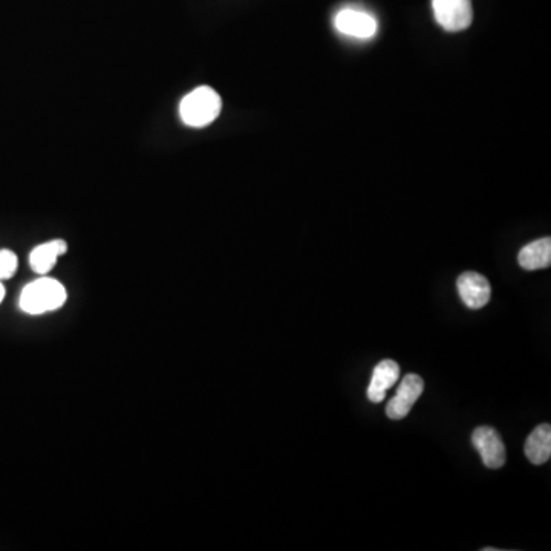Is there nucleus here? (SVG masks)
Wrapping results in <instances>:
<instances>
[{
	"label": "nucleus",
	"mask_w": 551,
	"mask_h": 551,
	"mask_svg": "<svg viewBox=\"0 0 551 551\" xmlns=\"http://www.w3.org/2000/svg\"><path fill=\"white\" fill-rule=\"evenodd\" d=\"M222 100L210 86H199L180 103V117L189 128H206L221 114Z\"/></svg>",
	"instance_id": "nucleus-1"
},
{
	"label": "nucleus",
	"mask_w": 551,
	"mask_h": 551,
	"mask_svg": "<svg viewBox=\"0 0 551 551\" xmlns=\"http://www.w3.org/2000/svg\"><path fill=\"white\" fill-rule=\"evenodd\" d=\"M66 299H68L66 288L56 279L43 276L23 288L19 305L25 313L36 316V314L59 310L65 305Z\"/></svg>",
	"instance_id": "nucleus-2"
},
{
	"label": "nucleus",
	"mask_w": 551,
	"mask_h": 551,
	"mask_svg": "<svg viewBox=\"0 0 551 551\" xmlns=\"http://www.w3.org/2000/svg\"><path fill=\"white\" fill-rule=\"evenodd\" d=\"M435 19L449 33L467 30L473 22L472 0H432Z\"/></svg>",
	"instance_id": "nucleus-3"
},
{
	"label": "nucleus",
	"mask_w": 551,
	"mask_h": 551,
	"mask_svg": "<svg viewBox=\"0 0 551 551\" xmlns=\"http://www.w3.org/2000/svg\"><path fill=\"white\" fill-rule=\"evenodd\" d=\"M334 28L343 36L354 39H372L379 30V23L372 14L357 8H343L334 16Z\"/></svg>",
	"instance_id": "nucleus-4"
},
{
	"label": "nucleus",
	"mask_w": 551,
	"mask_h": 551,
	"mask_svg": "<svg viewBox=\"0 0 551 551\" xmlns=\"http://www.w3.org/2000/svg\"><path fill=\"white\" fill-rule=\"evenodd\" d=\"M472 443L483 464L489 469H501L506 464V444L498 432L489 426H481L472 434Z\"/></svg>",
	"instance_id": "nucleus-5"
},
{
	"label": "nucleus",
	"mask_w": 551,
	"mask_h": 551,
	"mask_svg": "<svg viewBox=\"0 0 551 551\" xmlns=\"http://www.w3.org/2000/svg\"><path fill=\"white\" fill-rule=\"evenodd\" d=\"M424 391V382L420 375L408 374L398 386L397 394L386 406V415L391 420H403L411 412Z\"/></svg>",
	"instance_id": "nucleus-6"
},
{
	"label": "nucleus",
	"mask_w": 551,
	"mask_h": 551,
	"mask_svg": "<svg viewBox=\"0 0 551 551\" xmlns=\"http://www.w3.org/2000/svg\"><path fill=\"white\" fill-rule=\"evenodd\" d=\"M457 288L461 300L470 310H481L489 304L490 297H492V287H490L489 281L475 271L461 274L457 281Z\"/></svg>",
	"instance_id": "nucleus-7"
},
{
	"label": "nucleus",
	"mask_w": 551,
	"mask_h": 551,
	"mask_svg": "<svg viewBox=\"0 0 551 551\" xmlns=\"http://www.w3.org/2000/svg\"><path fill=\"white\" fill-rule=\"evenodd\" d=\"M400 379V366L394 360H382L372 372L371 383L368 388L369 402L382 403L386 392Z\"/></svg>",
	"instance_id": "nucleus-8"
},
{
	"label": "nucleus",
	"mask_w": 551,
	"mask_h": 551,
	"mask_svg": "<svg viewBox=\"0 0 551 551\" xmlns=\"http://www.w3.org/2000/svg\"><path fill=\"white\" fill-rule=\"evenodd\" d=\"M66 252H68V244L62 239H54V241L37 245L30 255L31 268H33L34 273L45 276L56 267L60 256L66 255Z\"/></svg>",
	"instance_id": "nucleus-9"
},
{
	"label": "nucleus",
	"mask_w": 551,
	"mask_h": 551,
	"mask_svg": "<svg viewBox=\"0 0 551 551\" xmlns=\"http://www.w3.org/2000/svg\"><path fill=\"white\" fill-rule=\"evenodd\" d=\"M518 262L524 270L529 271L550 267L551 239L542 238L525 245L519 252Z\"/></svg>",
	"instance_id": "nucleus-10"
},
{
	"label": "nucleus",
	"mask_w": 551,
	"mask_h": 551,
	"mask_svg": "<svg viewBox=\"0 0 551 551\" xmlns=\"http://www.w3.org/2000/svg\"><path fill=\"white\" fill-rule=\"evenodd\" d=\"M525 455L530 463L541 466L551 457V428L550 424H541L525 441Z\"/></svg>",
	"instance_id": "nucleus-11"
},
{
	"label": "nucleus",
	"mask_w": 551,
	"mask_h": 551,
	"mask_svg": "<svg viewBox=\"0 0 551 551\" xmlns=\"http://www.w3.org/2000/svg\"><path fill=\"white\" fill-rule=\"evenodd\" d=\"M19 267V259L10 250H0V281L13 278Z\"/></svg>",
	"instance_id": "nucleus-12"
},
{
	"label": "nucleus",
	"mask_w": 551,
	"mask_h": 551,
	"mask_svg": "<svg viewBox=\"0 0 551 551\" xmlns=\"http://www.w3.org/2000/svg\"><path fill=\"white\" fill-rule=\"evenodd\" d=\"M5 297V288L4 285H2V281H0V304H2V300H4Z\"/></svg>",
	"instance_id": "nucleus-13"
}]
</instances>
